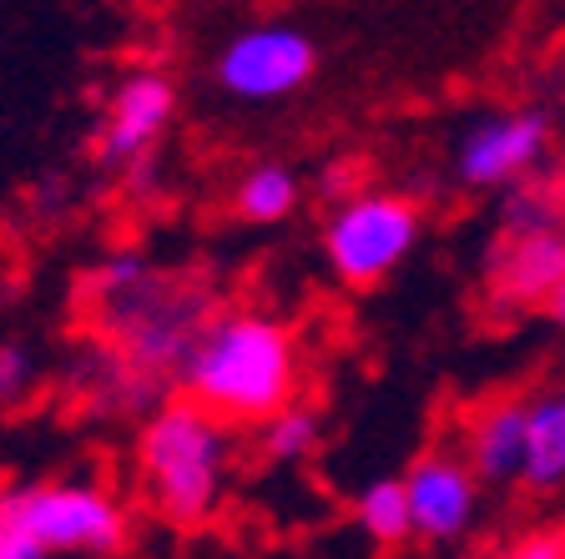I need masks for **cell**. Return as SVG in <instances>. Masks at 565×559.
Listing matches in <instances>:
<instances>
[{
	"label": "cell",
	"mask_w": 565,
	"mask_h": 559,
	"mask_svg": "<svg viewBox=\"0 0 565 559\" xmlns=\"http://www.w3.org/2000/svg\"><path fill=\"white\" fill-rule=\"evenodd\" d=\"M182 398L227 429H263L298 404L303 348L288 318L268 308H217L177 373Z\"/></svg>",
	"instance_id": "cell-1"
},
{
	"label": "cell",
	"mask_w": 565,
	"mask_h": 559,
	"mask_svg": "<svg viewBox=\"0 0 565 559\" xmlns=\"http://www.w3.org/2000/svg\"><path fill=\"white\" fill-rule=\"evenodd\" d=\"M233 474V429L202 413L192 398H162L141 419L137 479L167 525H207Z\"/></svg>",
	"instance_id": "cell-2"
},
{
	"label": "cell",
	"mask_w": 565,
	"mask_h": 559,
	"mask_svg": "<svg viewBox=\"0 0 565 559\" xmlns=\"http://www.w3.org/2000/svg\"><path fill=\"white\" fill-rule=\"evenodd\" d=\"M131 539V514L96 479L0 484V549L31 559H111Z\"/></svg>",
	"instance_id": "cell-3"
},
{
	"label": "cell",
	"mask_w": 565,
	"mask_h": 559,
	"mask_svg": "<svg viewBox=\"0 0 565 559\" xmlns=\"http://www.w3.org/2000/svg\"><path fill=\"white\" fill-rule=\"evenodd\" d=\"M424 237V207L409 192L364 186L359 197L339 202L318 227V247L329 262L333 282L364 292L388 282L414 257Z\"/></svg>",
	"instance_id": "cell-4"
},
{
	"label": "cell",
	"mask_w": 565,
	"mask_h": 559,
	"mask_svg": "<svg viewBox=\"0 0 565 559\" xmlns=\"http://www.w3.org/2000/svg\"><path fill=\"white\" fill-rule=\"evenodd\" d=\"M96 318H102V333L111 338V353L137 373L157 378V373H182L198 333L212 323V303L198 282H172L152 272L127 298L96 303Z\"/></svg>",
	"instance_id": "cell-5"
},
{
	"label": "cell",
	"mask_w": 565,
	"mask_h": 559,
	"mask_svg": "<svg viewBox=\"0 0 565 559\" xmlns=\"http://www.w3.org/2000/svg\"><path fill=\"white\" fill-rule=\"evenodd\" d=\"M323 66V46L294 21H253L233 31L212 61V82L233 101H282L303 92Z\"/></svg>",
	"instance_id": "cell-6"
},
{
	"label": "cell",
	"mask_w": 565,
	"mask_h": 559,
	"mask_svg": "<svg viewBox=\"0 0 565 559\" xmlns=\"http://www.w3.org/2000/svg\"><path fill=\"white\" fill-rule=\"evenodd\" d=\"M555 147V121L541 106H515V111H484L455 141V176L470 192H500L541 176Z\"/></svg>",
	"instance_id": "cell-7"
},
{
	"label": "cell",
	"mask_w": 565,
	"mask_h": 559,
	"mask_svg": "<svg viewBox=\"0 0 565 559\" xmlns=\"http://www.w3.org/2000/svg\"><path fill=\"white\" fill-rule=\"evenodd\" d=\"M177 117V82L157 66L127 71L111 96H106V117L92 137V157L106 172H147L152 147L167 137Z\"/></svg>",
	"instance_id": "cell-8"
},
{
	"label": "cell",
	"mask_w": 565,
	"mask_h": 559,
	"mask_svg": "<svg viewBox=\"0 0 565 559\" xmlns=\"http://www.w3.org/2000/svg\"><path fill=\"white\" fill-rule=\"evenodd\" d=\"M404 494H409V514H414V539H424V545H459L484 509L480 474L449 443H435V449L409 459Z\"/></svg>",
	"instance_id": "cell-9"
},
{
	"label": "cell",
	"mask_w": 565,
	"mask_h": 559,
	"mask_svg": "<svg viewBox=\"0 0 565 559\" xmlns=\"http://www.w3.org/2000/svg\"><path fill=\"white\" fill-rule=\"evenodd\" d=\"M565 282V233L545 237H500L484 262V292L500 308H551Z\"/></svg>",
	"instance_id": "cell-10"
},
{
	"label": "cell",
	"mask_w": 565,
	"mask_h": 559,
	"mask_svg": "<svg viewBox=\"0 0 565 559\" xmlns=\"http://www.w3.org/2000/svg\"><path fill=\"white\" fill-rule=\"evenodd\" d=\"M525 404L520 394H494L475 404L459 423V454L480 484H520L525 469Z\"/></svg>",
	"instance_id": "cell-11"
},
{
	"label": "cell",
	"mask_w": 565,
	"mask_h": 559,
	"mask_svg": "<svg viewBox=\"0 0 565 559\" xmlns=\"http://www.w3.org/2000/svg\"><path fill=\"white\" fill-rule=\"evenodd\" d=\"M520 484L530 494L565 490V384L541 388L525 404V469Z\"/></svg>",
	"instance_id": "cell-12"
},
{
	"label": "cell",
	"mask_w": 565,
	"mask_h": 559,
	"mask_svg": "<svg viewBox=\"0 0 565 559\" xmlns=\"http://www.w3.org/2000/svg\"><path fill=\"white\" fill-rule=\"evenodd\" d=\"M298 202H303V176H298L294 166L253 162L233 182L227 207H233V217L247 222V227H278V222H288L298 212Z\"/></svg>",
	"instance_id": "cell-13"
},
{
	"label": "cell",
	"mask_w": 565,
	"mask_h": 559,
	"mask_svg": "<svg viewBox=\"0 0 565 559\" xmlns=\"http://www.w3.org/2000/svg\"><path fill=\"white\" fill-rule=\"evenodd\" d=\"M349 519H353V529L379 549L409 545L414 539V514H409V494H404V474L369 479L364 490H353Z\"/></svg>",
	"instance_id": "cell-14"
},
{
	"label": "cell",
	"mask_w": 565,
	"mask_h": 559,
	"mask_svg": "<svg viewBox=\"0 0 565 559\" xmlns=\"http://www.w3.org/2000/svg\"><path fill=\"white\" fill-rule=\"evenodd\" d=\"M500 233L505 237H545L565 233V182L551 172L510 186L500 197Z\"/></svg>",
	"instance_id": "cell-15"
},
{
	"label": "cell",
	"mask_w": 565,
	"mask_h": 559,
	"mask_svg": "<svg viewBox=\"0 0 565 559\" xmlns=\"http://www.w3.org/2000/svg\"><path fill=\"white\" fill-rule=\"evenodd\" d=\"M318 443H323V413L313 404H288L273 423H263L258 433V454L268 464H308L318 454Z\"/></svg>",
	"instance_id": "cell-16"
},
{
	"label": "cell",
	"mask_w": 565,
	"mask_h": 559,
	"mask_svg": "<svg viewBox=\"0 0 565 559\" xmlns=\"http://www.w3.org/2000/svg\"><path fill=\"white\" fill-rule=\"evenodd\" d=\"M152 262L137 252V247H117V252H106L102 262L92 268V278H86V288H92L96 303H106V298H127V292H137L141 282L152 278Z\"/></svg>",
	"instance_id": "cell-17"
},
{
	"label": "cell",
	"mask_w": 565,
	"mask_h": 559,
	"mask_svg": "<svg viewBox=\"0 0 565 559\" xmlns=\"http://www.w3.org/2000/svg\"><path fill=\"white\" fill-rule=\"evenodd\" d=\"M35 388V358L25 343L0 338V408L25 404Z\"/></svg>",
	"instance_id": "cell-18"
},
{
	"label": "cell",
	"mask_w": 565,
	"mask_h": 559,
	"mask_svg": "<svg viewBox=\"0 0 565 559\" xmlns=\"http://www.w3.org/2000/svg\"><path fill=\"white\" fill-rule=\"evenodd\" d=\"M490 559H565V529H525V535L494 549Z\"/></svg>",
	"instance_id": "cell-19"
},
{
	"label": "cell",
	"mask_w": 565,
	"mask_h": 559,
	"mask_svg": "<svg viewBox=\"0 0 565 559\" xmlns=\"http://www.w3.org/2000/svg\"><path fill=\"white\" fill-rule=\"evenodd\" d=\"M545 318L565 327V282H561V288H555V298H551V308H545Z\"/></svg>",
	"instance_id": "cell-20"
},
{
	"label": "cell",
	"mask_w": 565,
	"mask_h": 559,
	"mask_svg": "<svg viewBox=\"0 0 565 559\" xmlns=\"http://www.w3.org/2000/svg\"><path fill=\"white\" fill-rule=\"evenodd\" d=\"M0 559H31V555H21V549H0Z\"/></svg>",
	"instance_id": "cell-21"
}]
</instances>
